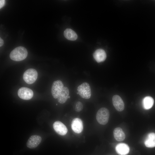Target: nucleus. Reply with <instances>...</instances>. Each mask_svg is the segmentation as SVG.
Here are the masks:
<instances>
[{
	"mask_svg": "<svg viewBox=\"0 0 155 155\" xmlns=\"http://www.w3.org/2000/svg\"><path fill=\"white\" fill-rule=\"evenodd\" d=\"M28 54L27 51L25 47L20 46L16 47L11 52L9 57L13 61H20L26 58Z\"/></svg>",
	"mask_w": 155,
	"mask_h": 155,
	"instance_id": "1",
	"label": "nucleus"
},
{
	"mask_svg": "<svg viewBox=\"0 0 155 155\" xmlns=\"http://www.w3.org/2000/svg\"><path fill=\"white\" fill-rule=\"evenodd\" d=\"M109 115V112L108 109L105 107L102 108L98 111L96 113V120L100 124L105 125L108 121Z\"/></svg>",
	"mask_w": 155,
	"mask_h": 155,
	"instance_id": "2",
	"label": "nucleus"
},
{
	"mask_svg": "<svg viewBox=\"0 0 155 155\" xmlns=\"http://www.w3.org/2000/svg\"><path fill=\"white\" fill-rule=\"evenodd\" d=\"M38 73L35 69L30 68L26 70L23 75V79L27 84H32L36 80L38 77Z\"/></svg>",
	"mask_w": 155,
	"mask_h": 155,
	"instance_id": "3",
	"label": "nucleus"
},
{
	"mask_svg": "<svg viewBox=\"0 0 155 155\" xmlns=\"http://www.w3.org/2000/svg\"><path fill=\"white\" fill-rule=\"evenodd\" d=\"M79 94L82 98L88 99L91 97V88L89 84L86 82H83L77 88Z\"/></svg>",
	"mask_w": 155,
	"mask_h": 155,
	"instance_id": "4",
	"label": "nucleus"
},
{
	"mask_svg": "<svg viewBox=\"0 0 155 155\" xmlns=\"http://www.w3.org/2000/svg\"><path fill=\"white\" fill-rule=\"evenodd\" d=\"M18 94L21 99L24 100H29L32 98L33 96V92L30 88L22 87L18 90Z\"/></svg>",
	"mask_w": 155,
	"mask_h": 155,
	"instance_id": "5",
	"label": "nucleus"
},
{
	"mask_svg": "<svg viewBox=\"0 0 155 155\" xmlns=\"http://www.w3.org/2000/svg\"><path fill=\"white\" fill-rule=\"evenodd\" d=\"M63 87V83L59 80L55 81L53 82L51 87V92L54 98H57Z\"/></svg>",
	"mask_w": 155,
	"mask_h": 155,
	"instance_id": "6",
	"label": "nucleus"
},
{
	"mask_svg": "<svg viewBox=\"0 0 155 155\" xmlns=\"http://www.w3.org/2000/svg\"><path fill=\"white\" fill-rule=\"evenodd\" d=\"M42 140L41 137L37 135L31 136L28 140L26 145L27 147L31 149L37 147L40 143Z\"/></svg>",
	"mask_w": 155,
	"mask_h": 155,
	"instance_id": "7",
	"label": "nucleus"
},
{
	"mask_svg": "<svg viewBox=\"0 0 155 155\" xmlns=\"http://www.w3.org/2000/svg\"><path fill=\"white\" fill-rule=\"evenodd\" d=\"M53 127L55 131L60 135H64L67 133V129L66 126L60 121L55 122Z\"/></svg>",
	"mask_w": 155,
	"mask_h": 155,
	"instance_id": "8",
	"label": "nucleus"
},
{
	"mask_svg": "<svg viewBox=\"0 0 155 155\" xmlns=\"http://www.w3.org/2000/svg\"><path fill=\"white\" fill-rule=\"evenodd\" d=\"M113 104L115 109L118 111H121L124 108V104L121 97L119 95H114L112 98Z\"/></svg>",
	"mask_w": 155,
	"mask_h": 155,
	"instance_id": "9",
	"label": "nucleus"
},
{
	"mask_svg": "<svg viewBox=\"0 0 155 155\" xmlns=\"http://www.w3.org/2000/svg\"><path fill=\"white\" fill-rule=\"evenodd\" d=\"M71 127L75 133H81L83 129L82 121L79 118L74 119L71 122Z\"/></svg>",
	"mask_w": 155,
	"mask_h": 155,
	"instance_id": "10",
	"label": "nucleus"
},
{
	"mask_svg": "<svg viewBox=\"0 0 155 155\" xmlns=\"http://www.w3.org/2000/svg\"><path fill=\"white\" fill-rule=\"evenodd\" d=\"M93 57L98 63H100L105 60L106 57L105 51L102 49H99L95 51L93 53Z\"/></svg>",
	"mask_w": 155,
	"mask_h": 155,
	"instance_id": "11",
	"label": "nucleus"
},
{
	"mask_svg": "<svg viewBox=\"0 0 155 155\" xmlns=\"http://www.w3.org/2000/svg\"><path fill=\"white\" fill-rule=\"evenodd\" d=\"M115 150L117 153L119 155H126L129 152V148L127 144L120 143L117 145Z\"/></svg>",
	"mask_w": 155,
	"mask_h": 155,
	"instance_id": "12",
	"label": "nucleus"
},
{
	"mask_svg": "<svg viewBox=\"0 0 155 155\" xmlns=\"http://www.w3.org/2000/svg\"><path fill=\"white\" fill-rule=\"evenodd\" d=\"M69 94L68 88L66 87H64L58 97V102L61 104L65 103L68 98Z\"/></svg>",
	"mask_w": 155,
	"mask_h": 155,
	"instance_id": "13",
	"label": "nucleus"
},
{
	"mask_svg": "<svg viewBox=\"0 0 155 155\" xmlns=\"http://www.w3.org/2000/svg\"><path fill=\"white\" fill-rule=\"evenodd\" d=\"M145 146L148 148L155 147V133H150L147 135L144 141Z\"/></svg>",
	"mask_w": 155,
	"mask_h": 155,
	"instance_id": "14",
	"label": "nucleus"
},
{
	"mask_svg": "<svg viewBox=\"0 0 155 155\" xmlns=\"http://www.w3.org/2000/svg\"><path fill=\"white\" fill-rule=\"evenodd\" d=\"M113 135L115 139L119 142L123 141L125 137V134L122 129L119 127L116 128L114 129Z\"/></svg>",
	"mask_w": 155,
	"mask_h": 155,
	"instance_id": "15",
	"label": "nucleus"
},
{
	"mask_svg": "<svg viewBox=\"0 0 155 155\" xmlns=\"http://www.w3.org/2000/svg\"><path fill=\"white\" fill-rule=\"evenodd\" d=\"M142 103L144 109L146 110L149 109L153 106L154 103V100L151 97L147 96L143 99Z\"/></svg>",
	"mask_w": 155,
	"mask_h": 155,
	"instance_id": "16",
	"label": "nucleus"
},
{
	"mask_svg": "<svg viewBox=\"0 0 155 155\" xmlns=\"http://www.w3.org/2000/svg\"><path fill=\"white\" fill-rule=\"evenodd\" d=\"M64 35L66 39L71 40H75L78 38L76 33L73 30L69 28L65 30Z\"/></svg>",
	"mask_w": 155,
	"mask_h": 155,
	"instance_id": "17",
	"label": "nucleus"
},
{
	"mask_svg": "<svg viewBox=\"0 0 155 155\" xmlns=\"http://www.w3.org/2000/svg\"><path fill=\"white\" fill-rule=\"evenodd\" d=\"M83 108V105L81 102H78L76 103L75 108V110L76 111L80 112L82 109Z\"/></svg>",
	"mask_w": 155,
	"mask_h": 155,
	"instance_id": "18",
	"label": "nucleus"
},
{
	"mask_svg": "<svg viewBox=\"0 0 155 155\" xmlns=\"http://www.w3.org/2000/svg\"><path fill=\"white\" fill-rule=\"evenodd\" d=\"M5 3V1L4 0H0V8H1L4 5Z\"/></svg>",
	"mask_w": 155,
	"mask_h": 155,
	"instance_id": "19",
	"label": "nucleus"
},
{
	"mask_svg": "<svg viewBox=\"0 0 155 155\" xmlns=\"http://www.w3.org/2000/svg\"><path fill=\"white\" fill-rule=\"evenodd\" d=\"M4 44L3 40L1 38H0V46H2Z\"/></svg>",
	"mask_w": 155,
	"mask_h": 155,
	"instance_id": "20",
	"label": "nucleus"
},
{
	"mask_svg": "<svg viewBox=\"0 0 155 155\" xmlns=\"http://www.w3.org/2000/svg\"><path fill=\"white\" fill-rule=\"evenodd\" d=\"M70 98V96H68V98Z\"/></svg>",
	"mask_w": 155,
	"mask_h": 155,
	"instance_id": "21",
	"label": "nucleus"
},
{
	"mask_svg": "<svg viewBox=\"0 0 155 155\" xmlns=\"http://www.w3.org/2000/svg\"><path fill=\"white\" fill-rule=\"evenodd\" d=\"M77 94H79V93L78 92H77Z\"/></svg>",
	"mask_w": 155,
	"mask_h": 155,
	"instance_id": "22",
	"label": "nucleus"
},
{
	"mask_svg": "<svg viewBox=\"0 0 155 155\" xmlns=\"http://www.w3.org/2000/svg\"><path fill=\"white\" fill-rule=\"evenodd\" d=\"M57 105V104H56V105Z\"/></svg>",
	"mask_w": 155,
	"mask_h": 155,
	"instance_id": "23",
	"label": "nucleus"
}]
</instances>
